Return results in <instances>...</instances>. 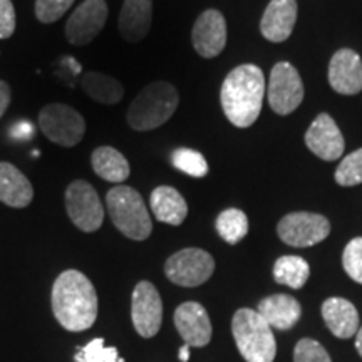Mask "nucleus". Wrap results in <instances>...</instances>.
Instances as JSON below:
<instances>
[{"label": "nucleus", "instance_id": "nucleus-1", "mask_svg": "<svg viewBox=\"0 0 362 362\" xmlns=\"http://www.w3.org/2000/svg\"><path fill=\"white\" fill-rule=\"evenodd\" d=\"M52 312L69 332L93 327L98 319V293L90 280L79 270H66L52 285Z\"/></svg>", "mask_w": 362, "mask_h": 362}, {"label": "nucleus", "instance_id": "nucleus-2", "mask_svg": "<svg viewBox=\"0 0 362 362\" xmlns=\"http://www.w3.org/2000/svg\"><path fill=\"white\" fill-rule=\"evenodd\" d=\"M264 98L265 76L255 64L235 67L221 84V107L230 123L237 128H250L259 119Z\"/></svg>", "mask_w": 362, "mask_h": 362}, {"label": "nucleus", "instance_id": "nucleus-3", "mask_svg": "<svg viewBox=\"0 0 362 362\" xmlns=\"http://www.w3.org/2000/svg\"><path fill=\"white\" fill-rule=\"evenodd\" d=\"M180 96L175 86L165 81L148 84L129 104L128 124L134 131H151L170 121L178 107Z\"/></svg>", "mask_w": 362, "mask_h": 362}, {"label": "nucleus", "instance_id": "nucleus-4", "mask_svg": "<svg viewBox=\"0 0 362 362\" xmlns=\"http://www.w3.org/2000/svg\"><path fill=\"white\" fill-rule=\"evenodd\" d=\"M233 339L247 362H274L277 342L269 322L257 310L240 309L232 320Z\"/></svg>", "mask_w": 362, "mask_h": 362}, {"label": "nucleus", "instance_id": "nucleus-5", "mask_svg": "<svg viewBox=\"0 0 362 362\" xmlns=\"http://www.w3.org/2000/svg\"><path fill=\"white\" fill-rule=\"evenodd\" d=\"M106 206L112 223L124 237L143 242L153 232L151 216L143 197L134 188L117 185L106 194Z\"/></svg>", "mask_w": 362, "mask_h": 362}, {"label": "nucleus", "instance_id": "nucleus-6", "mask_svg": "<svg viewBox=\"0 0 362 362\" xmlns=\"http://www.w3.org/2000/svg\"><path fill=\"white\" fill-rule=\"evenodd\" d=\"M39 128L49 141L72 148L83 141L86 121L79 111L62 103H51L39 112Z\"/></svg>", "mask_w": 362, "mask_h": 362}, {"label": "nucleus", "instance_id": "nucleus-7", "mask_svg": "<svg viewBox=\"0 0 362 362\" xmlns=\"http://www.w3.org/2000/svg\"><path fill=\"white\" fill-rule=\"evenodd\" d=\"M64 200L67 215L81 232L93 233L101 228L104 206L93 185L84 180L72 181L66 189Z\"/></svg>", "mask_w": 362, "mask_h": 362}, {"label": "nucleus", "instance_id": "nucleus-8", "mask_svg": "<svg viewBox=\"0 0 362 362\" xmlns=\"http://www.w3.org/2000/svg\"><path fill=\"white\" fill-rule=\"evenodd\" d=\"M214 272V257L202 248H183L165 264V275L180 287H198L210 280Z\"/></svg>", "mask_w": 362, "mask_h": 362}, {"label": "nucleus", "instance_id": "nucleus-9", "mask_svg": "<svg viewBox=\"0 0 362 362\" xmlns=\"http://www.w3.org/2000/svg\"><path fill=\"white\" fill-rule=\"evenodd\" d=\"M277 233L280 240L291 247H312L329 237L330 221L324 215L296 211V214L285 215L279 221Z\"/></svg>", "mask_w": 362, "mask_h": 362}, {"label": "nucleus", "instance_id": "nucleus-10", "mask_svg": "<svg viewBox=\"0 0 362 362\" xmlns=\"http://www.w3.org/2000/svg\"><path fill=\"white\" fill-rule=\"evenodd\" d=\"M304 101V83L291 62H277L270 72L269 104L280 116H288Z\"/></svg>", "mask_w": 362, "mask_h": 362}, {"label": "nucleus", "instance_id": "nucleus-11", "mask_svg": "<svg viewBox=\"0 0 362 362\" xmlns=\"http://www.w3.org/2000/svg\"><path fill=\"white\" fill-rule=\"evenodd\" d=\"M131 319L136 332L144 339L155 337L163 324V302L158 288L148 280L134 287L131 296Z\"/></svg>", "mask_w": 362, "mask_h": 362}, {"label": "nucleus", "instance_id": "nucleus-12", "mask_svg": "<svg viewBox=\"0 0 362 362\" xmlns=\"http://www.w3.org/2000/svg\"><path fill=\"white\" fill-rule=\"evenodd\" d=\"M107 21L106 0H84L71 13L64 34L72 45H86L101 34Z\"/></svg>", "mask_w": 362, "mask_h": 362}, {"label": "nucleus", "instance_id": "nucleus-13", "mask_svg": "<svg viewBox=\"0 0 362 362\" xmlns=\"http://www.w3.org/2000/svg\"><path fill=\"white\" fill-rule=\"evenodd\" d=\"M194 51L205 59H214L223 52L226 45V22L223 13L208 8L198 17L192 30Z\"/></svg>", "mask_w": 362, "mask_h": 362}, {"label": "nucleus", "instance_id": "nucleus-14", "mask_svg": "<svg viewBox=\"0 0 362 362\" xmlns=\"http://www.w3.org/2000/svg\"><path fill=\"white\" fill-rule=\"evenodd\" d=\"M305 144L317 158L324 161H336L344 155V136L327 112H322L314 119L305 133Z\"/></svg>", "mask_w": 362, "mask_h": 362}, {"label": "nucleus", "instance_id": "nucleus-15", "mask_svg": "<svg viewBox=\"0 0 362 362\" xmlns=\"http://www.w3.org/2000/svg\"><path fill=\"white\" fill-rule=\"evenodd\" d=\"M329 84L336 93L354 96L362 90V59L352 49H341L329 64Z\"/></svg>", "mask_w": 362, "mask_h": 362}, {"label": "nucleus", "instance_id": "nucleus-16", "mask_svg": "<svg viewBox=\"0 0 362 362\" xmlns=\"http://www.w3.org/2000/svg\"><path fill=\"white\" fill-rule=\"evenodd\" d=\"M175 325L189 347H205L211 341V322L205 307L198 302H185L175 310Z\"/></svg>", "mask_w": 362, "mask_h": 362}, {"label": "nucleus", "instance_id": "nucleus-17", "mask_svg": "<svg viewBox=\"0 0 362 362\" xmlns=\"http://www.w3.org/2000/svg\"><path fill=\"white\" fill-rule=\"evenodd\" d=\"M297 22V0H272L260 21L262 35L270 42H285Z\"/></svg>", "mask_w": 362, "mask_h": 362}, {"label": "nucleus", "instance_id": "nucleus-18", "mask_svg": "<svg viewBox=\"0 0 362 362\" xmlns=\"http://www.w3.org/2000/svg\"><path fill=\"white\" fill-rule=\"evenodd\" d=\"M153 0H124L121 8L117 29L126 42H139L151 29Z\"/></svg>", "mask_w": 362, "mask_h": 362}, {"label": "nucleus", "instance_id": "nucleus-19", "mask_svg": "<svg viewBox=\"0 0 362 362\" xmlns=\"http://www.w3.org/2000/svg\"><path fill=\"white\" fill-rule=\"evenodd\" d=\"M257 312L269 322L270 327L279 330H291L302 315V307L296 297L287 293H275L264 298Z\"/></svg>", "mask_w": 362, "mask_h": 362}, {"label": "nucleus", "instance_id": "nucleus-20", "mask_svg": "<svg viewBox=\"0 0 362 362\" xmlns=\"http://www.w3.org/2000/svg\"><path fill=\"white\" fill-rule=\"evenodd\" d=\"M34 198L33 183L11 163L0 161V202L12 208H25Z\"/></svg>", "mask_w": 362, "mask_h": 362}, {"label": "nucleus", "instance_id": "nucleus-21", "mask_svg": "<svg viewBox=\"0 0 362 362\" xmlns=\"http://www.w3.org/2000/svg\"><path fill=\"white\" fill-rule=\"evenodd\" d=\"M322 317L327 329L339 339H349L359 330V314L346 298H327L322 304Z\"/></svg>", "mask_w": 362, "mask_h": 362}, {"label": "nucleus", "instance_id": "nucleus-22", "mask_svg": "<svg viewBox=\"0 0 362 362\" xmlns=\"http://www.w3.org/2000/svg\"><path fill=\"white\" fill-rule=\"evenodd\" d=\"M149 205H151L153 215L161 223L178 226L188 216V205L185 198L181 197L178 189L173 187H166V185L153 189Z\"/></svg>", "mask_w": 362, "mask_h": 362}, {"label": "nucleus", "instance_id": "nucleus-23", "mask_svg": "<svg viewBox=\"0 0 362 362\" xmlns=\"http://www.w3.org/2000/svg\"><path fill=\"white\" fill-rule=\"evenodd\" d=\"M90 165L99 178L110 183H123L131 173L128 160L112 146H99L94 149L90 155Z\"/></svg>", "mask_w": 362, "mask_h": 362}, {"label": "nucleus", "instance_id": "nucleus-24", "mask_svg": "<svg viewBox=\"0 0 362 362\" xmlns=\"http://www.w3.org/2000/svg\"><path fill=\"white\" fill-rule=\"evenodd\" d=\"M81 88L90 99L101 104H117L124 96L123 84L103 72H86L81 78Z\"/></svg>", "mask_w": 362, "mask_h": 362}, {"label": "nucleus", "instance_id": "nucleus-25", "mask_svg": "<svg viewBox=\"0 0 362 362\" xmlns=\"http://www.w3.org/2000/svg\"><path fill=\"white\" fill-rule=\"evenodd\" d=\"M310 267L305 259L297 255H285L275 262L274 279L280 285H287L291 288H302L309 280Z\"/></svg>", "mask_w": 362, "mask_h": 362}, {"label": "nucleus", "instance_id": "nucleus-26", "mask_svg": "<svg viewBox=\"0 0 362 362\" xmlns=\"http://www.w3.org/2000/svg\"><path fill=\"white\" fill-rule=\"evenodd\" d=\"M216 232L230 245H235L243 240L248 233V218L238 208H228L223 210L216 218Z\"/></svg>", "mask_w": 362, "mask_h": 362}, {"label": "nucleus", "instance_id": "nucleus-27", "mask_svg": "<svg viewBox=\"0 0 362 362\" xmlns=\"http://www.w3.org/2000/svg\"><path fill=\"white\" fill-rule=\"evenodd\" d=\"M176 170L183 171L193 178H203L208 175V163L200 151L189 148H178L171 156Z\"/></svg>", "mask_w": 362, "mask_h": 362}, {"label": "nucleus", "instance_id": "nucleus-28", "mask_svg": "<svg viewBox=\"0 0 362 362\" xmlns=\"http://www.w3.org/2000/svg\"><path fill=\"white\" fill-rule=\"evenodd\" d=\"M74 362H124L115 347H107L104 339H93L76 352Z\"/></svg>", "mask_w": 362, "mask_h": 362}, {"label": "nucleus", "instance_id": "nucleus-29", "mask_svg": "<svg viewBox=\"0 0 362 362\" xmlns=\"http://www.w3.org/2000/svg\"><path fill=\"white\" fill-rule=\"evenodd\" d=\"M334 176L341 187H356L362 183V148L344 158Z\"/></svg>", "mask_w": 362, "mask_h": 362}, {"label": "nucleus", "instance_id": "nucleus-30", "mask_svg": "<svg viewBox=\"0 0 362 362\" xmlns=\"http://www.w3.org/2000/svg\"><path fill=\"white\" fill-rule=\"evenodd\" d=\"M342 265L354 282L362 284V237L351 240L344 248Z\"/></svg>", "mask_w": 362, "mask_h": 362}, {"label": "nucleus", "instance_id": "nucleus-31", "mask_svg": "<svg viewBox=\"0 0 362 362\" xmlns=\"http://www.w3.org/2000/svg\"><path fill=\"white\" fill-rule=\"evenodd\" d=\"M72 4H74V0H35V17L42 24H52L69 11Z\"/></svg>", "mask_w": 362, "mask_h": 362}, {"label": "nucleus", "instance_id": "nucleus-32", "mask_svg": "<svg viewBox=\"0 0 362 362\" xmlns=\"http://www.w3.org/2000/svg\"><path fill=\"white\" fill-rule=\"evenodd\" d=\"M293 362H332L325 347L314 339H300L293 349Z\"/></svg>", "mask_w": 362, "mask_h": 362}, {"label": "nucleus", "instance_id": "nucleus-33", "mask_svg": "<svg viewBox=\"0 0 362 362\" xmlns=\"http://www.w3.org/2000/svg\"><path fill=\"white\" fill-rule=\"evenodd\" d=\"M16 33V8L12 0H0V39H8Z\"/></svg>", "mask_w": 362, "mask_h": 362}, {"label": "nucleus", "instance_id": "nucleus-34", "mask_svg": "<svg viewBox=\"0 0 362 362\" xmlns=\"http://www.w3.org/2000/svg\"><path fill=\"white\" fill-rule=\"evenodd\" d=\"M12 99V89L6 81H0V117L4 116V112L7 111L8 104Z\"/></svg>", "mask_w": 362, "mask_h": 362}, {"label": "nucleus", "instance_id": "nucleus-35", "mask_svg": "<svg viewBox=\"0 0 362 362\" xmlns=\"http://www.w3.org/2000/svg\"><path fill=\"white\" fill-rule=\"evenodd\" d=\"M178 357H180L181 362H188V359H189V346H188V344H185V346L180 347Z\"/></svg>", "mask_w": 362, "mask_h": 362}, {"label": "nucleus", "instance_id": "nucleus-36", "mask_svg": "<svg viewBox=\"0 0 362 362\" xmlns=\"http://www.w3.org/2000/svg\"><path fill=\"white\" fill-rule=\"evenodd\" d=\"M356 349L359 352V356L362 357V327L357 330L356 334Z\"/></svg>", "mask_w": 362, "mask_h": 362}]
</instances>
